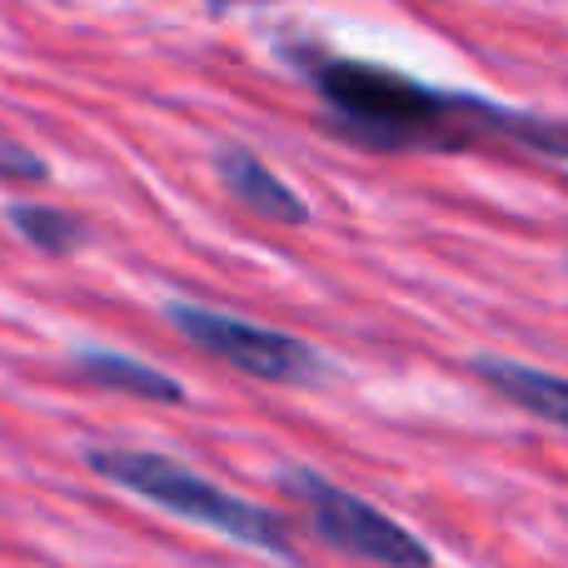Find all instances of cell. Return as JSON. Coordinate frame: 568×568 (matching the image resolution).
<instances>
[{
  "label": "cell",
  "mask_w": 568,
  "mask_h": 568,
  "mask_svg": "<svg viewBox=\"0 0 568 568\" xmlns=\"http://www.w3.org/2000/svg\"><path fill=\"white\" fill-rule=\"evenodd\" d=\"M324 105L344 130L379 150H469L484 140L524 145L534 155L568 160V125L529 110L494 105L479 95H449V90L419 85L399 70L369 65V60H324L314 70Z\"/></svg>",
  "instance_id": "6da1fadb"
},
{
  "label": "cell",
  "mask_w": 568,
  "mask_h": 568,
  "mask_svg": "<svg viewBox=\"0 0 568 568\" xmlns=\"http://www.w3.org/2000/svg\"><path fill=\"white\" fill-rule=\"evenodd\" d=\"M90 469L100 479L120 484V489L140 494V499L160 504V509L180 514L190 524H205V529L225 534L235 544H250V549L265 554H290V534L270 509L260 504H245L235 494H225L220 484L190 474L185 464L165 459V454H140V449H95L90 454Z\"/></svg>",
  "instance_id": "7a4b0ae2"
},
{
  "label": "cell",
  "mask_w": 568,
  "mask_h": 568,
  "mask_svg": "<svg viewBox=\"0 0 568 568\" xmlns=\"http://www.w3.org/2000/svg\"><path fill=\"white\" fill-rule=\"evenodd\" d=\"M284 489L310 509L314 529H320L334 549L354 554V559L384 564V568H429V549H424L404 524H394L389 514H379L374 504H364L359 494L329 484L324 474L290 469L284 474Z\"/></svg>",
  "instance_id": "3957f363"
},
{
  "label": "cell",
  "mask_w": 568,
  "mask_h": 568,
  "mask_svg": "<svg viewBox=\"0 0 568 568\" xmlns=\"http://www.w3.org/2000/svg\"><path fill=\"white\" fill-rule=\"evenodd\" d=\"M170 320L185 334L190 344H200L205 354L235 364V369L255 374V379H275V384H294L314 374V349L300 344L284 329H265V324H250L240 314L225 310H205V304H170Z\"/></svg>",
  "instance_id": "277c9868"
},
{
  "label": "cell",
  "mask_w": 568,
  "mask_h": 568,
  "mask_svg": "<svg viewBox=\"0 0 568 568\" xmlns=\"http://www.w3.org/2000/svg\"><path fill=\"white\" fill-rule=\"evenodd\" d=\"M220 180H225L230 195L245 210H255V215L280 220V225H304V220H310L304 200L284 185L265 160L250 155V150H225V155H220Z\"/></svg>",
  "instance_id": "5b68a950"
},
{
  "label": "cell",
  "mask_w": 568,
  "mask_h": 568,
  "mask_svg": "<svg viewBox=\"0 0 568 568\" xmlns=\"http://www.w3.org/2000/svg\"><path fill=\"white\" fill-rule=\"evenodd\" d=\"M479 379L489 384L494 394H504L509 404L529 409L534 419L554 424V429H568V379L549 369H529V364H514V359H474Z\"/></svg>",
  "instance_id": "8992f818"
},
{
  "label": "cell",
  "mask_w": 568,
  "mask_h": 568,
  "mask_svg": "<svg viewBox=\"0 0 568 568\" xmlns=\"http://www.w3.org/2000/svg\"><path fill=\"white\" fill-rule=\"evenodd\" d=\"M75 369H80V379L105 384V389H120V394H135V399H180V384L170 379V374L150 369V364H140V359H125V354H115V349H80Z\"/></svg>",
  "instance_id": "52a82bcc"
},
{
  "label": "cell",
  "mask_w": 568,
  "mask_h": 568,
  "mask_svg": "<svg viewBox=\"0 0 568 568\" xmlns=\"http://www.w3.org/2000/svg\"><path fill=\"white\" fill-rule=\"evenodd\" d=\"M10 225L20 230V240H30L36 250L45 255H65V250L80 245L85 225L65 210H50V205H10Z\"/></svg>",
  "instance_id": "ba28073f"
},
{
  "label": "cell",
  "mask_w": 568,
  "mask_h": 568,
  "mask_svg": "<svg viewBox=\"0 0 568 568\" xmlns=\"http://www.w3.org/2000/svg\"><path fill=\"white\" fill-rule=\"evenodd\" d=\"M0 180H45V160L0 140Z\"/></svg>",
  "instance_id": "9c48e42d"
}]
</instances>
